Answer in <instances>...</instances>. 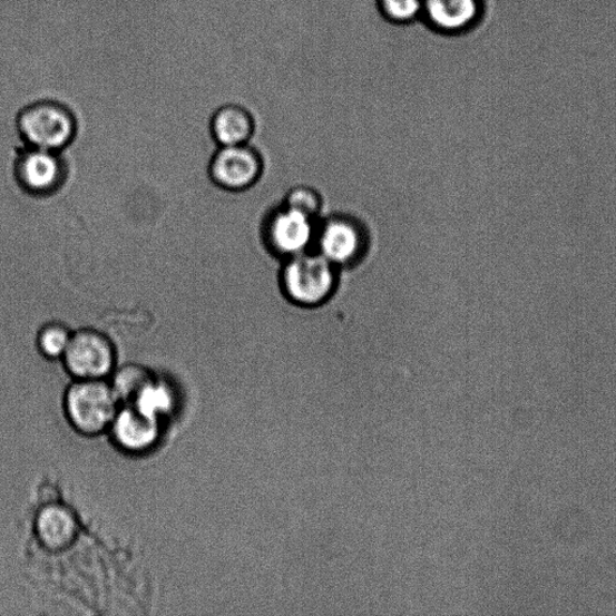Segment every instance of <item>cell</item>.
Listing matches in <instances>:
<instances>
[{"mask_svg":"<svg viewBox=\"0 0 616 616\" xmlns=\"http://www.w3.org/2000/svg\"><path fill=\"white\" fill-rule=\"evenodd\" d=\"M341 272L313 248L282 262L280 290L285 300L296 307L319 309L336 294Z\"/></svg>","mask_w":616,"mask_h":616,"instance_id":"1","label":"cell"},{"mask_svg":"<svg viewBox=\"0 0 616 616\" xmlns=\"http://www.w3.org/2000/svg\"><path fill=\"white\" fill-rule=\"evenodd\" d=\"M17 126L26 146L53 153L63 151L78 131L72 111L56 100L27 105L18 115Z\"/></svg>","mask_w":616,"mask_h":616,"instance_id":"2","label":"cell"},{"mask_svg":"<svg viewBox=\"0 0 616 616\" xmlns=\"http://www.w3.org/2000/svg\"><path fill=\"white\" fill-rule=\"evenodd\" d=\"M119 408L121 402L105 380H77L65 398L69 423L79 433L91 438L110 430Z\"/></svg>","mask_w":616,"mask_h":616,"instance_id":"3","label":"cell"},{"mask_svg":"<svg viewBox=\"0 0 616 616\" xmlns=\"http://www.w3.org/2000/svg\"><path fill=\"white\" fill-rule=\"evenodd\" d=\"M320 219L281 204L270 209L262 222L263 245L274 258L282 262L313 250Z\"/></svg>","mask_w":616,"mask_h":616,"instance_id":"4","label":"cell"},{"mask_svg":"<svg viewBox=\"0 0 616 616\" xmlns=\"http://www.w3.org/2000/svg\"><path fill=\"white\" fill-rule=\"evenodd\" d=\"M371 237L366 225L351 215L336 214L320 219L314 250L339 268H353L370 251Z\"/></svg>","mask_w":616,"mask_h":616,"instance_id":"5","label":"cell"},{"mask_svg":"<svg viewBox=\"0 0 616 616\" xmlns=\"http://www.w3.org/2000/svg\"><path fill=\"white\" fill-rule=\"evenodd\" d=\"M67 371L77 380H105L116 366L113 341L95 329L74 332L62 358Z\"/></svg>","mask_w":616,"mask_h":616,"instance_id":"6","label":"cell"},{"mask_svg":"<svg viewBox=\"0 0 616 616\" xmlns=\"http://www.w3.org/2000/svg\"><path fill=\"white\" fill-rule=\"evenodd\" d=\"M13 170L22 190L37 198L61 190L68 176L61 153L28 146L18 155Z\"/></svg>","mask_w":616,"mask_h":616,"instance_id":"7","label":"cell"},{"mask_svg":"<svg viewBox=\"0 0 616 616\" xmlns=\"http://www.w3.org/2000/svg\"><path fill=\"white\" fill-rule=\"evenodd\" d=\"M263 173V157L248 144L221 146L208 165L212 182L232 193L248 190L260 182Z\"/></svg>","mask_w":616,"mask_h":616,"instance_id":"8","label":"cell"},{"mask_svg":"<svg viewBox=\"0 0 616 616\" xmlns=\"http://www.w3.org/2000/svg\"><path fill=\"white\" fill-rule=\"evenodd\" d=\"M110 431L116 444L127 453L141 454L153 449L160 438V419L133 404H121Z\"/></svg>","mask_w":616,"mask_h":616,"instance_id":"9","label":"cell"},{"mask_svg":"<svg viewBox=\"0 0 616 616\" xmlns=\"http://www.w3.org/2000/svg\"><path fill=\"white\" fill-rule=\"evenodd\" d=\"M483 10V0H424L423 17L443 33H461L479 22Z\"/></svg>","mask_w":616,"mask_h":616,"instance_id":"10","label":"cell"},{"mask_svg":"<svg viewBox=\"0 0 616 616\" xmlns=\"http://www.w3.org/2000/svg\"><path fill=\"white\" fill-rule=\"evenodd\" d=\"M254 129V119L250 111L236 104L223 105L209 123V130L219 147L248 144Z\"/></svg>","mask_w":616,"mask_h":616,"instance_id":"11","label":"cell"},{"mask_svg":"<svg viewBox=\"0 0 616 616\" xmlns=\"http://www.w3.org/2000/svg\"><path fill=\"white\" fill-rule=\"evenodd\" d=\"M37 534L48 549L62 550L77 537L78 522L66 507H45L37 519Z\"/></svg>","mask_w":616,"mask_h":616,"instance_id":"12","label":"cell"},{"mask_svg":"<svg viewBox=\"0 0 616 616\" xmlns=\"http://www.w3.org/2000/svg\"><path fill=\"white\" fill-rule=\"evenodd\" d=\"M155 374L138 364H127L113 372L111 387L121 404H130L155 380Z\"/></svg>","mask_w":616,"mask_h":616,"instance_id":"13","label":"cell"},{"mask_svg":"<svg viewBox=\"0 0 616 616\" xmlns=\"http://www.w3.org/2000/svg\"><path fill=\"white\" fill-rule=\"evenodd\" d=\"M145 413L162 419L173 409L174 397L167 384L155 379L133 403Z\"/></svg>","mask_w":616,"mask_h":616,"instance_id":"14","label":"cell"},{"mask_svg":"<svg viewBox=\"0 0 616 616\" xmlns=\"http://www.w3.org/2000/svg\"><path fill=\"white\" fill-rule=\"evenodd\" d=\"M72 336L71 330L62 324L52 322L45 324L38 333L37 344L40 353L48 359H62Z\"/></svg>","mask_w":616,"mask_h":616,"instance_id":"15","label":"cell"},{"mask_svg":"<svg viewBox=\"0 0 616 616\" xmlns=\"http://www.w3.org/2000/svg\"><path fill=\"white\" fill-rule=\"evenodd\" d=\"M282 204L309 217L321 218L323 199L319 190H315L313 187L305 185L293 187L285 195Z\"/></svg>","mask_w":616,"mask_h":616,"instance_id":"16","label":"cell"},{"mask_svg":"<svg viewBox=\"0 0 616 616\" xmlns=\"http://www.w3.org/2000/svg\"><path fill=\"white\" fill-rule=\"evenodd\" d=\"M424 0H380L384 18L395 23H409L423 14Z\"/></svg>","mask_w":616,"mask_h":616,"instance_id":"17","label":"cell"}]
</instances>
